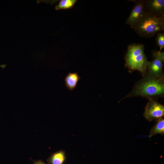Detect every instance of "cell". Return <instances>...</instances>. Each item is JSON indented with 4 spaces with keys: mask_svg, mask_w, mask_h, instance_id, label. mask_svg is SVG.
Here are the masks:
<instances>
[{
    "mask_svg": "<svg viewBox=\"0 0 164 164\" xmlns=\"http://www.w3.org/2000/svg\"><path fill=\"white\" fill-rule=\"evenodd\" d=\"M164 93L163 76L155 78L148 74L136 84L131 93L126 97L140 96L150 99L162 95Z\"/></svg>",
    "mask_w": 164,
    "mask_h": 164,
    "instance_id": "1",
    "label": "cell"
},
{
    "mask_svg": "<svg viewBox=\"0 0 164 164\" xmlns=\"http://www.w3.org/2000/svg\"><path fill=\"white\" fill-rule=\"evenodd\" d=\"M77 1L75 0H61L56 5L55 9L57 10L67 9L72 8Z\"/></svg>",
    "mask_w": 164,
    "mask_h": 164,
    "instance_id": "11",
    "label": "cell"
},
{
    "mask_svg": "<svg viewBox=\"0 0 164 164\" xmlns=\"http://www.w3.org/2000/svg\"><path fill=\"white\" fill-rule=\"evenodd\" d=\"M153 59L148 61L147 65V71L149 74L155 78L163 77V63L164 61V53L159 51L153 52Z\"/></svg>",
    "mask_w": 164,
    "mask_h": 164,
    "instance_id": "4",
    "label": "cell"
},
{
    "mask_svg": "<svg viewBox=\"0 0 164 164\" xmlns=\"http://www.w3.org/2000/svg\"><path fill=\"white\" fill-rule=\"evenodd\" d=\"M159 134H164V119L162 118L157 120L155 125L150 130L149 136L151 137Z\"/></svg>",
    "mask_w": 164,
    "mask_h": 164,
    "instance_id": "9",
    "label": "cell"
},
{
    "mask_svg": "<svg viewBox=\"0 0 164 164\" xmlns=\"http://www.w3.org/2000/svg\"><path fill=\"white\" fill-rule=\"evenodd\" d=\"M149 101L145 108L144 116L146 119L151 121L162 118L164 115V106L152 98Z\"/></svg>",
    "mask_w": 164,
    "mask_h": 164,
    "instance_id": "6",
    "label": "cell"
},
{
    "mask_svg": "<svg viewBox=\"0 0 164 164\" xmlns=\"http://www.w3.org/2000/svg\"><path fill=\"white\" fill-rule=\"evenodd\" d=\"M157 46L159 49V51L164 47V32H159L156 34L155 38Z\"/></svg>",
    "mask_w": 164,
    "mask_h": 164,
    "instance_id": "12",
    "label": "cell"
},
{
    "mask_svg": "<svg viewBox=\"0 0 164 164\" xmlns=\"http://www.w3.org/2000/svg\"><path fill=\"white\" fill-rule=\"evenodd\" d=\"M145 0L135 1L134 6L126 21V23L131 28L133 27L147 13Z\"/></svg>",
    "mask_w": 164,
    "mask_h": 164,
    "instance_id": "5",
    "label": "cell"
},
{
    "mask_svg": "<svg viewBox=\"0 0 164 164\" xmlns=\"http://www.w3.org/2000/svg\"><path fill=\"white\" fill-rule=\"evenodd\" d=\"M81 77L77 72H70L64 78V83L67 90L72 91L77 87Z\"/></svg>",
    "mask_w": 164,
    "mask_h": 164,
    "instance_id": "8",
    "label": "cell"
},
{
    "mask_svg": "<svg viewBox=\"0 0 164 164\" xmlns=\"http://www.w3.org/2000/svg\"><path fill=\"white\" fill-rule=\"evenodd\" d=\"M144 50L143 44H130L125 56V65L128 69L131 71H139L143 76L147 73L146 67L148 62Z\"/></svg>",
    "mask_w": 164,
    "mask_h": 164,
    "instance_id": "2",
    "label": "cell"
},
{
    "mask_svg": "<svg viewBox=\"0 0 164 164\" xmlns=\"http://www.w3.org/2000/svg\"><path fill=\"white\" fill-rule=\"evenodd\" d=\"M34 164H45L44 162L41 161H37Z\"/></svg>",
    "mask_w": 164,
    "mask_h": 164,
    "instance_id": "13",
    "label": "cell"
},
{
    "mask_svg": "<svg viewBox=\"0 0 164 164\" xmlns=\"http://www.w3.org/2000/svg\"><path fill=\"white\" fill-rule=\"evenodd\" d=\"M145 5L147 13L157 17L164 15V0H145Z\"/></svg>",
    "mask_w": 164,
    "mask_h": 164,
    "instance_id": "7",
    "label": "cell"
},
{
    "mask_svg": "<svg viewBox=\"0 0 164 164\" xmlns=\"http://www.w3.org/2000/svg\"><path fill=\"white\" fill-rule=\"evenodd\" d=\"M133 29L141 37H153L159 32H163L164 15L157 17L147 13Z\"/></svg>",
    "mask_w": 164,
    "mask_h": 164,
    "instance_id": "3",
    "label": "cell"
},
{
    "mask_svg": "<svg viewBox=\"0 0 164 164\" xmlns=\"http://www.w3.org/2000/svg\"><path fill=\"white\" fill-rule=\"evenodd\" d=\"M65 157L62 152H59L54 154L50 158V164H63L65 161Z\"/></svg>",
    "mask_w": 164,
    "mask_h": 164,
    "instance_id": "10",
    "label": "cell"
}]
</instances>
